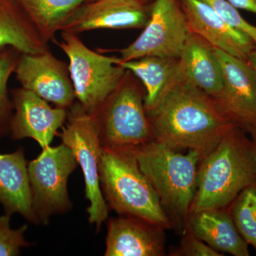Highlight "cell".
I'll return each mask as SVG.
<instances>
[{"instance_id":"1","label":"cell","mask_w":256,"mask_h":256,"mask_svg":"<svg viewBox=\"0 0 256 256\" xmlns=\"http://www.w3.org/2000/svg\"><path fill=\"white\" fill-rule=\"evenodd\" d=\"M154 140L204 156L237 126L216 101L176 77L156 106L146 111Z\"/></svg>"},{"instance_id":"2","label":"cell","mask_w":256,"mask_h":256,"mask_svg":"<svg viewBox=\"0 0 256 256\" xmlns=\"http://www.w3.org/2000/svg\"><path fill=\"white\" fill-rule=\"evenodd\" d=\"M256 182L255 146L246 131L236 126L202 158L190 215L228 207L242 190Z\"/></svg>"},{"instance_id":"3","label":"cell","mask_w":256,"mask_h":256,"mask_svg":"<svg viewBox=\"0 0 256 256\" xmlns=\"http://www.w3.org/2000/svg\"><path fill=\"white\" fill-rule=\"evenodd\" d=\"M140 170L154 188L166 213L186 222L197 188L198 166L204 156L195 150L182 154L156 140L130 150Z\"/></svg>"},{"instance_id":"4","label":"cell","mask_w":256,"mask_h":256,"mask_svg":"<svg viewBox=\"0 0 256 256\" xmlns=\"http://www.w3.org/2000/svg\"><path fill=\"white\" fill-rule=\"evenodd\" d=\"M100 180L106 198L118 213L170 228L171 222L158 194L130 150L104 148Z\"/></svg>"},{"instance_id":"5","label":"cell","mask_w":256,"mask_h":256,"mask_svg":"<svg viewBox=\"0 0 256 256\" xmlns=\"http://www.w3.org/2000/svg\"><path fill=\"white\" fill-rule=\"evenodd\" d=\"M58 45L68 58L76 98L87 112L97 114L118 88L128 70L120 65L119 57L90 50L76 34L62 32Z\"/></svg>"},{"instance_id":"6","label":"cell","mask_w":256,"mask_h":256,"mask_svg":"<svg viewBox=\"0 0 256 256\" xmlns=\"http://www.w3.org/2000/svg\"><path fill=\"white\" fill-rule=\"evenodd\" d=\"M129 72L97 118L107 148L130 150L154 140L140 89L130 78Z\"/></svg>"},{"instance_id":"7","label":"cell","mask_w":256,"mask_h":256,"mask_svg":"<svg viewBox=\"0 0 256 256\" xmlns=\"http://www.w3.org/2000/svg\"><path fill=\"white\" fill-rule=\"evenodd\" d=\"M64 144L73 152L80 164L86 184V196L90 202L89 222L100 226L108 210L100 186V162L104 148L96 114H88L79 105L72 109L62 134Z\"/></svg>"},{"instance_id":"8","label":"cell","mask_w":256,"mask_h":256,"mask_svg":"<svg viewBox=\"0 0 256 256\" xmlns=\"http://www.w3.org/2000/svg\"><path fill=\"white\" fill-rule=\"evenodd\" d=\"M150 6L148 24L136 41L120 50V64L149 56L180 58L190 32L180 0H154Z\"/></svg>"},{"instance_id":"9","label":"cell","mask_w":256,"mask_h":256,"mask_svg":"<svg viewBox=\"0 0 256 256\" xmlns=\"http://www.w3.org/2000/svg\"><path fill=\"white\" fill-rule=\"evenodd\" d=\"M77 163L73 152L62 143L54 148H43L38 158L28 164L32 204L36 216L44 220L68 207L67 182Z\"/></svg>"},{"instance_id":"10","label":"cell","mask_w":256,"mask_h":256,"mask_svg":"<svg viewBox=\"0 0 256 256\" xmlns=\"http://www.w3.org/2000/svg\"><path fill=\"white\" fill-rule=\"evenodd\" d=\"M223 72V88L214 100L246 132L256 128V72L248 60L215 48Z\"/></svg>"},{"instance_id":"11","label":"cell","mask_w":256,"mask_h":256,"mask_svg":"<svg viewBox=\"0 0 256 256\" xmlns=\"http://www.w3.org/2000/svg\"><path fill=\"white\" fill-rule=\"evenodd\" d=\"M14 74L22 88L45 100L64 108L73 104L76 95L68 66L50 50L20 54Z\"/></svg>"},{"instance_id":"12","label":"cell","mask_w":256,"mask_h":256,"mask_svg":"<svg viewBox=\"0 0 256 256\" xmlns=\"http://www.w3.org/2000/svg\"><path fill=\"white\" fill-rule=\"evenodd\" d=\"M150 6L138 0H86L67 18L62 32L78 34L100 28H144Z\"/></svg>"},{"instance_id":"13","label":"cell","mask_w":256,"mask_h":256,"mask_svg":"<svg viewBox=\"0 0 256 256\" xmlns=\"http://www.w3.org/2000/svg\"><path fill=\"white\" fill-rule=\"evenodd\" d=\"M12 96L15 112L10 122L12 138H32L42 148L50 146L66 119V108H53L44 99L23 88L13 90Z\"/></svg>"},{"instance_id":"14","label":"cell","mask_w":256,"mask_h":256,"mask_svg":"<svg viewBox=\"0 0 256 256\" xmlns=\"http://www.w3.org/2000/svg\"><path fill=\"white\" fill-rule=\"evenodd\" d=\"M190 31L204 38L212 46L242 60L256 47L252 38L228 24L202 0H180Z\"/></svg>"},{"instance_id":"15","label":"cell","mask_w":256,"mask_h":256,"mask_svg":"<svg viewBox=\"0 0 256 256\" xmlns=\"http://www.w3.org/2000/svg\"><path fill=\"white\" fill-rule=\"evenodd\" d=\"M163 228L140 220H111L106 240V256H164Z\"/></svg>"},{"instance_id":"16","label":"cell","mask_w":256,"mask_h":256,"mask_svg":"<svg viewBox=\"0 0 256 256\" xmlns=\"http://www.w3.org/2000/svg\"><path fill=\"white\" fill-rule=\"evenodd\" d=\"M176 77L216 98L223 88V72L214 47L190 32L178 58Z\"/></svg>"},{"instance_id":"17","label":"cell","mask_w":256,"mask_h":256,"mask_svg":"<svg viewBox=\"0 0 256 256\" xmlns=\"http://www.w3.org/2000/svg\"><path fill=\"white\" fill-rule=\"evenodd\" d=\"M188 232L218 252L248 256V244L236 227L228 206L198 210L190 215Z\"/></svg>"},{"instance_id":"18","label":"cell","mask_w":256,"mask_h":256,"mask_svg":"<svg viewBox=\"0 0 256 256\" xmlns=\"http://www.w3.org/2000/svg\"><path fill=\"white\" fill-rule=\"evenodd\" d=\"M0 203L6 214L18 213L31 222L36 220L28 164L22 149L0 154Z\"/></svg>"},{"instance_id":"19","label":"cell","mask_w":256,"mask_h":256,"mask_svg":"<svg viewBox=\"0 0 256 256\" xmlns=\"http://www.w3.org/2000/svg\"><path fill=\"white\" fill-rule=\"evenodd\" d=\"M8 47L24 54L48 50L47 42L16 0H0V50Z\"/></svg>"},{"instance_id":"20","label":"cell","mask_w":256,"mask_h":256,"mask_svg":"<svg viewBox=\"0 0 256 256\" xmlns=\"http://www.w3.org/2000/svg\"><path fill=\"white\" fill-rule=\"evenodd\" d=\"M120 65L142 80L146 90L144 108L148 111L156 106L174 82L178 72V58L149 56L122 62Z\"/></svg>"},{"instance_id":"21","label":"cell","mask_w":256,"mask_h":256,"mask_svg":"<svg viewBox=\"0 0 256 256\" xmlns=\"http://www.w3.org/2000/svg\"><path fill=\"white\" fill-rule=\"evenodd\" d=\"M43 40L48 43L67 18L86 0H16Z\"/></svg>"},{"instance_id":"22","label":"cell","mask_w":256,"mask_h":256,"mask_svg":"<svg viewBox=\"0 0 256 256\" xmlns=\"http://www.w3.org/2000/svg\"><path fill=\"white\" fill-rule=\"evenodd\" d=\"M228 210L239 234L256 252V182L242 190Z\"/></svg>"},{"instance_id":"23","label":"cell","mask_w":256,"mask_h":256,"mask_svg":"<svg viewBox=\"0 0 256 256\" xmlns=\"http://www.w3.org/2000/svg\"><path fill=\"white\" fill-rule=\"evenodd\" d=\"M20 55V52L11 47L0 50V130L9 119L11 104L8 84L12 74L14 73Z\"/></svg>"},{"instance_id":"24","label":"cell","mask_w":256,"mask_h":256,"mask_svg":"<svg viewBox=\"0 0 256 256\" xmlns=\"http://www.w3.org/2000/svg\"><path fill=\"white\" fill-rule=\"evenodd\" d=\"M215 10L228 24L250 37L256 44V26L247 22L227 0H202Z\"/></svg>"},{"instance_id":"25","label":"cell","mask_w":256,"mask_h":256,"mask_svg":"<svg viewBox=\"0 0 256 256\" xmlns=\"http://www.w3.org/2000/svg\"><path fill=\"white\" fill-rule=\"evenodd\" d=\"M10 215L0 216V256H18L20 248L28 246L24 237L28 226L18 229L11 228Z\"/></svg>"},{"instance_id":"26","label":"cell","mask_w":256,"mask_h":256,"mask_svg":"<svg viewBox=\"0 0 256 256\" xmlns=\"http://www.w3.org/2000/svg\"><path fill=\"white\" fill-rule=\"evenodd\" d=\"M174 254V256H224L188 232L184 237L181 246Z\"/></svg>"},{"instance_id":"27","label":"cell","mask_w":256,"mask_h":256,"mask_svg":"<svg viewBox=\"0 0 256 256\" xmlns=\"http://www.w3.org/2000/svg\"><path fill=\"white\" fill-rule=\"evenodd\" d=\"M238 10H246L256 15V0H227Z\"/></svg>"},{"instance_id":"28","label":"cell","mask_w":256,"mask_h":256,"mask_svg":"<svg viewBox=\"0 0 256 256\" xmlns=\"http://www.w3.org/2000/svg\"><path fill=\"white\" fill-rule=\"evenodd\" d=\"M248 62L252 65L256 72V47L252 50V53L248 57Z\"/></svg>"},{"instance_id":"29","label":"cell","mask_w":256,"mask_h":256,"mask_svg":"<svg viewBox=\"0 0 256 256\" xmlns=\"http://www.w3.org/2000/svg\"><path fill=\"white\" fill-rule=\"evenodd\" d=\"M247 132L250 134V138H252L254 146H255L256 152V128H252V129L248 130Z\"/></svg>"},{"instance_id":"30","label":"cell","mask_w":256,"mask_h":256,"mask_svg":"<svg viewBox=\"0 0 256 256\" xmlns=\"http://www.w3.org/2000/svg\"><path fill=\"white\" fill-rule=\"evenodd\" d=\"M138 1L141 2L143 3L144 4H150L151 3H152L154 0H138Z\"/></svg>"}]
</instances>
